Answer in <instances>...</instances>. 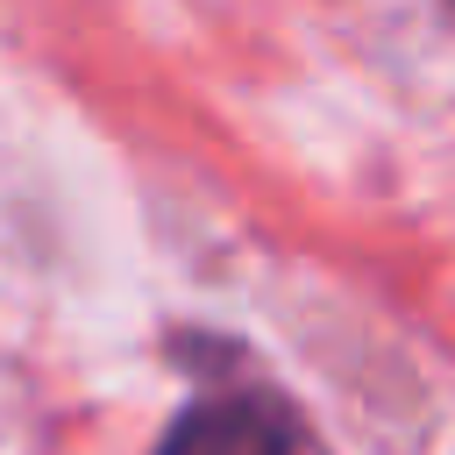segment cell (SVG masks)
I'll return each mask as SVG.
<instances>
[{"mask_svg": "<svg viewBox=\"0 0 455 455\" xmlns=\"http://www.w3.org/2000/svg\"><path fill=\"white\" fill-rule=\"evenodd\" d=\"M156 455H327L306 412L270 384H206L156 441Z\"/></svg>", "mask_w": 455, "mask_h": 455, "instance_id": "obj_1", "label": "cell"}, {"mask_svg": "<svg viewBox=\"0 0 455 455\" xmlns=\"http://www.w3.org/2000/svg\"><path fill=\"white\" fill-rule=\"evenodd\" d=\"M441 7H448V14H455V0H441Z\"/></svg>", "mask_w": 455, "mask_h": 455, "instance_id": "obj_2", "label": "cell"}]
</instances>
